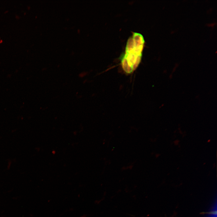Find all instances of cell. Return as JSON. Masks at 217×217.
Segmentation results:
<instances>
[{"instance_id": "1", "label": "cell", "mask_w": 217, "mask_h": 217, "mask_svg": "<svg viewBox=\"0 0 217 217\" xmlns=\"http://www.w3.org/2000/svg\"><path fill=\"white\" fill-rule=\"evenodd\" d=\"M145 42L142 35L137 32L133 33L127 39L125 52L120 59L121 67L126 74H131L139 65Z\"/></svg>"}]
</instances>
